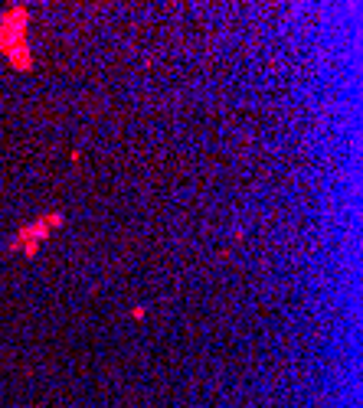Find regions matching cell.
<instances>
[{
  "instance_id": "cell-1",
  "label": "cell",
  "mask_w": 363,
  "mask_h": 408,
  "mask_svg": "<svg viewBox=\"0 0 363 408\" xmlns=\"http://www.w3.org/2000/svg\"><path fill=\"white\" fill-rule=\"evenodd\" d=\"M52 219H59V216H46V222L40 225H23L20 235H17V245L23 252H36V242H43V235L52 229Z\"/></svg>"
}]
</instances>
